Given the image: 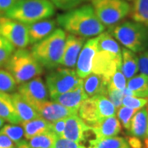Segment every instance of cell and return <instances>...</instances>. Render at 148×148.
<instances>
[{
	"label": "cell",
	"instance_id": "cell-1",
	"mask_svg": "<svg viewBox=\"0 0 148 148\" xmlns=\"http://www.w3.org/2000/svg\"><path fill=\"white\" fill-rule=\"evenodd\" d=\"M57 23L70 34L84 38L97 36L106 30L90 4L77 7L60 14Z\"/></svg>",
	"mask_w": 148,
	"mask_h": 148
},
{
	"label": "cell",
	"instance_id": "cell-2",
	"mask_svg": "<svg viewBox=\"0 0 148 148\" xmlns=\"http://www.w3.org/2000/svg\"><path fill=\"white\" fill-rule=\"evenodd\" d=\"M122 49L109 32L97 36V49L92 63L91 73L103 76L107 85L117 69L121 68Z\"/></svg>",
	"mask_w": 148,
	"mask_h": 148
},
{
	"label": "cell",
	"instance_id": "cell-3",
	"mask_svg": "<svg viewBox=\"0 0 148 148\" xmlns=\"http://www.w3.org/2000/svg\"><path fill=\"white\" fill-rule=\"evenodd\" d=\"M66 36V32L58 28L42 40L34 44L32 53L42 67L53 70L61 65Z\"/></svg>",
	"mask_w": 148,
	"mask_h": 148
},
{
	"label": "cell",
	"instance_id": "cell-4",
	"mask_svg": "<svg viewBox=\"0 0 148 148\" xmlns=\"http://www.w3.org/2000/svg\"><path fill=\"white\" fill-rule=\"evenodd\" d=\"M53 14L54 5L50 0H19L4 16L28 25L48 19Z\"/></svg>",
	"mask_w": 148,
	"mask_h": 148
},
{
	"label": "cell",
	"instance_id": "cell-5",
	"mask_svg": "<svg viewBox=\"0 0 148 148\" xmlns=\"http://www.w3.org/2000/svg\"><path fill=\"white\" fill-rule=\"evenodd\" d=\"M111 35L133 53L144 52L148 48V27L138 21H125L110 28Z\"/></svg>",
	"mask_w": 148,
	"mask_h": 148
},
{
	"label": "cell",
	"instance_id": "cell-6",
	"mask_svg": "<svg viewBox=\"0 0 148 148\" xmlns=\"http://www.w3.org/2000/svg\"><path fill=\"white\" fill-rule=\"evenodd\" d=\"M6 69L16 80L17 84H22L41 74L43 67L26 49L15 50L6 64Z\"/></svg>",
	"mask_w": 148,
	"mask_h": 148
},
{
	"label": "cell",
	"instance_id": "cell-7",
	"mask_svg": "<svg viewBox=\"0 0 148 148\" xmlns=\"http://www.w3.org/2000/svg\"><path fill=\"white\" fill-rule=\"evenodd\" d=\"M99 20L106 27H113L128 15L131 7L126 0H89Z\"/></svg>",
	"mask_w": 148,
	"mask_h": 148
},
{
	"label": "cell",
	"instance_id": "cell-8",
	"mask_svg": "<svg viewBox=\"0 0 148 148\" xmlns=\"http://www.w3.org/2000/svg\"><path fill=\"white\" fill-rule=\"evenodd\" d=\"M83 81L76 71L69 68L57 69L51 71L46 76V86L52 99L74 89Z\"/></svg>",
	"mask_w": 148,
	"mask_h": 148
},
{
	"label": "cell",
	"instance_id": "cell-9",
	"mask_svg": "<svg viewBox=\"0 0 148 148\" xmlns=\"http://www.w3.org/2000/svg\"><path fill=\"white\" fill-rule=\"evenodd\" d=\"M0 36L4 37L15 48L25 49L29 45L27 24L5 16H0Z\"/></svg>",
	"mask_w": 148,
	"mask_h": 148
},
{
	"label": "cell",
	"instance_id": "cell-10",
	"mask_svg": "<svg viewBox=\"0 0 148 148\" xmlns=\"http://www.w3.org/2000/svg\"><path fill=\"white\" fill-rule=\"evenodd\" d=\"M18 93L36 110L38 106L49 101V95L47 86L40 77L21 84L18 87Z\"/></svg>",
	"mask_w": 148,
	"mask_h": 148
},
{
	"label": "cell",
	"instance_id": "cell-11",
	"mask_svg": "<svg viewBox=\"0 0 148 148\" xmlns=\"http://www.w3.org/2000/svg\"><path fill=\"white\" fill-rule=\"evenodd\" d=\"M97 49V36L86 40L82 49L76 64V73L84 79L91 73L92 63Z\"/></svg>",
	"mask_w": 148,
	"mask_h": 148
},
{
	"label": "cell",
	"instance_id": "cell-12",
	"mask_svg": "<svg viewBox=\"0 0 148 148\" xmlns=\"http://www.w3.org/2000/svg\"><path fill=\"white\" fill-rule=\"evenodd\" d=\"M86 38L69 34L66 36L64 54L61 60V65L65 68L73 69L76 66L77 58L82 49L84 45Z\"/></svg>",
	"mask_w": 148,
	"mask_h": 148
},
{
	"label": "cell",
	"instance_id": "cell-13",
	"mask_svg": "<svg viewBox=\"0 0 148 148\" xmlns=\"http://www.w3.org/2000/svg\"><path fill=\"white\" fill-rule=\"evenodd\" d=\"M89 132L90 126L86 123L77 114H74L66 119V126L62 138L81 143L83 142Z\"/></svg>",
	"mask_w": 148,
	"mask_h": 148
},
{
	"label": "cell",
	"instance_id": "cell-14",
	"mask_svg": "<svg viewBox=\"0 0 148 148\" xmlns=\"http://www.w3.org/2000/svg\"><path fill=\"white\" fill-rule=\"evenodd\" d=\"M36 111L40 117L50 123L67 119L72 115L77 114L78 113V111L66 108L57 102L49 101L38 106Z\"/></svg>",
	"mask_w": 148,
	"mask_h": 148
},
{
	"label": "cell",
	"instance_id": "cell-15",
	"mask_svg": "<svg viewBox=\"0 0 148 148\" xmlns=\"http://www.w3.org/2000/svg\"><path fill=\"white\" fill-rule=\"evenodd\" d=\"M88 98L83 88V81L77 85L74 89L62 95L52 98V101L57 102L66 108L78 111L80 106Z\"/></svg>",
	"mask_w": 148,
	"mask_h": 148
},
{
	"label": "cell",
	"instance_id": "cell-16",
	"mask_svg": "<svg viewBox=\"0 0 148 148\" xmlns=\"http://www.w3.org/2000/svg\"><path fill=\"white\" fill-rule=\"evenodd\" d=\"M91 132L95 138H106L115 137L121 132L122 126L115 115L101 119L90 126Z\"/></svg>",
	"mask_w": 148,
	"mask_h": 148
},
{
	"label": "cell",
	"instance_id": "cell-17",
	"mask_svg": "<svg viewBox=\"0 0 148 148\" xmlns=\"http://www.w3.org/2000/svg\"><path fill=\"white\" fill-rule=\"evenodd\" d=\"M56 24V21L48 19L28 24L29 44H36L47 37L55 30Z\"/></svg>",
	"mask_w": 148,
	"mask_h": 148
},
{
	"label": "cell",
	"instance_id": "cell-18",
	"mask_svg": "<svg viewBox=\"0 0 148 148\" xmlns=\"http://www.w3.org/2000/svg\"><path fill=\"white\" fill-rule=\"evenodd\" d=\"M123 92L124 96L148 97V75L140 73L127 80V87Z\"/></svg>",
	"mask_w": 148,
	"mask_h": 148
},
{
	"label": "cell",
	"instance_id": "cell-19",
	"mask_svg": "<svg viewBox=\"0 0 148 148\" xmlns=\"http://www.w3.org/2000/svg\"><path fill=\"white\" fill-rule=\"evenodd\" d=\"M107 82L103 76L99 74L90 73L83 80V88L88 97L95 95H107Z\"/></svg>",
	"mask_w": 148,
	"mask_h": 148
},
{
	"label": "cell",
	"instance_id": "cell-20",
	"mask_svg": "<svg viewBox=\"0 0 148 148\" xmlns=\"http://www.w3.org/2000/svg\"><path fill=\"white\" fill-rule=\"evenodd\" d=\"M79 117L88 125H93L101 120L99 108L95 96L88 97L84 101L78 109Z\"/></svg>",
	"mask_w": 148,
	"mask_h": 148
},
{
	"label": "cell",
	"instance_id": "cell-21",
	"mask_svg": "<svg viewBox=\"0 0 148 148\" xmlns=\"http://www.w3.org/2000/svg\"><path fill=\"white\" fill-rule=\"evenodd\" d=\"M12 101L15 108L16 114L20 118L21 122H26L32 120L37 118H40V115L37 112L36 109H34L28 102L23 99L18 92L14 93L11 95Z\"/></svg>",
	"mask_w": 148,
	"mask_h": 148
},
{
	"label": "cell",
	"instance_id": "cell-22",
	"mask_svg": "<svg viewBox=\"0 0 148 148\" xmlns=\"http://www.w3.org/2000/svg\"><path fill=\"white\" fill-rule=\"evenodd\" d=\"M148 129L147 110L146 107L138 110L133 115L128 132L131 136L138 138H146Z\"/></svg>",
	"mask_w": 148,
	"mask_h": 148
},
{
	"label": "cell",
	"instance_id": "cell-23",
	"mask_svg": "<svg viewBox=\"0 0 148 148\" xmlns=\"http://www.w3.org/2000/svg\"><path fill=\"white\" fill-rule=\"evenodd\" d=\"M20 124L24 129L25 138L27 140L51 131V123L45 120L42 117L29 121L22 122Z\"/></svg>",
	"mask_w": 148,
	"mask_h": 148
},
{
	"label": "cell",
	"instance_id": "cell-24",
	"mask_svg": "<svg viewBox=\"0 0 148 148\" xmlns=\"http://www.w3.org/2000/svg\"><path fill=\"white\" fill-rule=\"evenodd\" d=\"M0 117L12 124L21 123L15 110L11 95L4 92H0Z\"/></svg>",
	"mask_w": 148,
	"mask_h": 148
},
{
	"label": "cell",
	"instance_id": "cell-25",
	"mask_svg": "<svg viewBox=\"0 0 148 148\" xmlns=\"http://www.w3.org/2000/svg\"><path fill=\"white\" fill-rule=\"evenodd\" d=\"M121 71L127 80L133 77L138 73V57L126 48L122 49Z\"/></svg>",
	"mask_w": 148,
	"mask_h": 148
},
{
	"label": "cell",
	"instance_id": "cell-26",
	"mask_svg": "<svg viewBox=\"0 0 148 148\" xmlns=\"http://www.w3.org/2000/svg\"><path fill=\"white\" fill-rule=\"evenodd\" d=\"M90 146L97 148H131L126 138L111 137L106 138H94L90 140Z\"/></svg>",
	"mask_w": 148,
	"mask_h": 148
},
{
	"label": "cell",
	"instance_id": "cell-27",
	"mask_svg": "<svg viewBox=\"0 0 148 148\" xmlns=\"http://www.w3.org/2000/svg\"><path fill=\"white\" fill-rule=\"evenodd\" d=\"M131 17L133 21L148 27V0H134Z\"/></svg>",
	"mask_w": 148,
	"mask_h": 148
},
{
	"label": "cell",
	"instance_id": "cell-28",
	"mask_svg": "<svg viewBox=\"0 0 148 148\" xmlns=\"http://www.w3.org/2000/svg\"><path fill=\"white\" fill-rule=\"evenodd\" d=\"M56 138V135L49 131L29 139L28 144L32 148H53Z\"/></svg>",
	"mask_w": 148,
	"mask_h": 148
},
{
	"label": "cell",
	"instance_id": "cell-29",
	"mask_svg": "<svg viewBox=\"0 0 148 148\" xmlns=\"http://www.w3.org/2000/svg\"><path fill=\"white\" fill-rule=\"evenodd\" d=\"M0 132L6 136H8L11 140L15 143V145H18L21 143L25 137L24 129L21 127V125L13 124V125H5L1 128Z\"/></svg>",
	"mask_w": 148,
	"mask_h": 148
},
{
	"label": "cell",
	"instance_id": "cell-30",
	"mask_svg": "<svg viewBox=\"0 0 148 148\" xmlns=\"http://www.w3.org/2000/svg\"><path fill=\"white\" fill-rule=\"evenodd\" d=\"M16 84L15 78L8 70L0 69V92H12L16 89Z\"/></svg>",
	"mask_w": 148,
	"mask_h": 148
},
{
	"label": "cell",
	"instance_id": "cell-31",
	"mask_svg": "<svg viewBox=\"0 0 148 148\" xmlns=\"http://www.w3.org/2000/svg\"><path fill=\"white\" fill-rule=\"evenodd\" d=\"M127 78L121 71V68H119L115 71V73L113 74V76L109 81L107 90H123L127 87Z\"/></svg>",
	"mask_w": 148,
	"mask_h": 148
},
{
	"label": "cell",
	"instance_id": "cell-32",
	"mask_svg": "<svg viewBox=\"0 0 148 148\" xmlns=\"http://www.w3.org/2000/svg\"><path fill=\"white\" fill-rule=\"evenodd\" d=\"M116 114L117 118L119 120L120 123H122V126L124 129H126L127 132L129 131L130 128V124H131V120H132L133 115L136 114V112L138 110H134L131 109L126 106H122L119 109H117Z\"/></svg>",
	"mask_w": 148,
	"mask_h": 148
},
{
	"label": "cell",
	"instance_id": "cell-33",
	"mask_svg": "<svg viewBox=\"0 0 148 148\" xmlns=\"http://www.w3.org/2000/svg\"><path fill=\"white\" fill-rule=\"evenodd\" d=\"M15 51V47L4 37L0 36V67L6 65Z\"/></svg>",
	"mask_w": 148,
	"mask_h": 148
},
{
	"label": "cell",
	"instance_id": "cell-34",
	"mask_svg": "<svg viewBox=\"0 0 148 148\" xmlns=\"http://www.w3.org/2000/svg\"><path fill=\"white\" fill-rule=\"evenodd\" d=\"M147 98L136 97V96H129L126 95L123 97L122 101V106H126L134 110H140L147 105Z\"/></svg>",
	"mask_w": 148,
	"mask_h": 148
},
{
	"label": "cell",
	"instance_id": "cell-35",
	"mask_svg": "<svg viewBox=\"0 0 148 148\" xmlns=\"http://www.w3.org/2000/svg\"><path fill=\"white\" fill-rule=\"evenodd\" d=\"M54 7L62 10H71L82 3L86 0H50Z\"/></svg>",
	"mask_w": 148,
	"mask_h": 148
},
{
	"label": "cell",
	"instance_id": "cell-36",
	"mask_svg": "<svg viewBox=\"0 0 148 148\" xmlns=\"http://www.w3.org/2000/svg\"><path fill=\"white\" fill-rule=\"evenodd\" d=\"M53 148H84V146L64 138H57Z\"/></svg>",
	"mask_w": 148,
	"mask_h": 148
},
{
	"label": "cell",
	"instance_id": "cell-37",
	"mask_svg": "<svg viewBox=\"0 0 148 148\" xmlns=\"http://www.w3.org/2000/svg\"><path fill=\"white\" fill-rule=\"evenodd\" d=\"M107 96L113 102L116 109H119L120 106H122V101L124 97L123 90H108Z\"/></svg>",
	"mask_w": 148,
	"mask_h": 148
},
{
	"label": "cell",
	"instance_id": "cell-38",
	"mask_svg": "<svg viewBox=\"0 0 148 148\" xmlns=\"http://www.w3.org/2000/svg\"><path fill=\"white\" fill-rule=\"evenodd\" d=\"M66 126V119H59L51 123V132H53L57 138H62Z\"/></svg>",
	"mask_w": 148,
	"mask_h": 148
},
{
	"label": "cell",
	"instance_id": "cell-39",
	"mask_svg": "<svg viewBox=\"0 0 148 148\" xmlns=\"http://www.w3.org/2000/svg\"><path fill=\"white\" fill-rule=\"evenodd\" d=\"M138 70L141 73L148 75V51H144L138 56Z\"/></svg>",
	"mask_w": 148,
	"mask_h": 148
},
{
	"label": "cell",
	"instance_id": "cell-40",
	"mask_svg": "<svg viewBox=\"0 0 148 148\" xmlns=\"http://www.w3.org/2000/svg\"><path fill=\"white\" fill-rule=\"evenodd\" d=\"M0 148H16V146L8 136L0 132Z\"/></svg>",
	"mask_w": 148,
	"mask_h": 148
},
{
	"label": "cell",
	"instance_id": "cell-41",
	"mask_svg": "<svg viewBox=\"0 0 148 148\" xmlns=\"http://www.w3.org/2000/svg\"><path fill=\"white\" fill-rule=\"evenodd\" d=\"M16 0H0V12H4L15 4Z\"/></svg>",
	"mask_w": 148,
	"mask_h": 148
},
{
	"label": "cell",
	"instance_id": "cell-42",
	"mask_svg": "<svg viewBox=\"0 0 148 148\" xmlns=\"http://www.w3.org/2000/svg\"><path fill=\"white\" fill-rule=\"evenodd\" d=\"M127 140L131 148H143V143L141 142L140 138L132 136L129 137Z\"/></svg>",
	"mask_w": 148,
	"mask_h": 148
},
{
	"label": "cell",
	"instance_id": "cell-43",
	"mask_svg": "<svg viewBox=\"0 0 148 148\" xmlns=\"http://www.w3.org/2000/svg\"><path fill=\"white\" fill-rule=\"evenodd\" d=\"M16 148H32L28 143H27L26 141H22L21 143H19L18 145H16Z\"/></svg>",
	"mask_w": 148,
	"mask_h": 148
},
{
	"label": "cell",
	"instance_id": "cell-44",
	"mask_svg": "<svg viewBox=\"0 0 148 148\" xmlns=\"http://www.w3.org/2000/svg\"><path fill=\"white\" fill-rule=\"evenodd\" d=\"M4 119H2L1 117H0V128L1 127H3V124H4Z\"/></svg>",
	"mask_w": 148,
	"mask_h": 148
},
{
	"label": "cell",
	"instance_id": "cell-45",
	"mask_svg": "<svg viewBox=\"0 0 148 148\" xmlns=\"http://www.w3.org/2000/svg\"><path fill=\"white\" fill-rule=\"evenodd\" d=\"M145 146L147 147V148H148V138L145 139Z\"/></svg>",
	"mask_w": 148,
	"mask_h": 148
},
{
	"label": "cell",
	"instance_id": "cell-46",
	"mask_svg": "<svg viewBox=\"0 0 148 148\" xmlns=\"http://www.w3.org/2000/svg\"><path fill=\"white\" fill-rule=\"evenodd\" d=\"M84 148H97V147H93V146H90L89 147H84Z\"/></svg>",
	"mask_w": 148,
	"mask_h": 148
},
{
	"label": "cell",
	"instance_id": "cell-47",
	"mask_svg": "<svg viewBox=\"0 0 148 148\" xmlns=\"http://www.w3.org/2000/svg\"><path fill=\"white\" fill-rule=\"evenodd\" d=\"M147 119H148V103H147Z\"/></svg>",
	"mask_w": 148,
	"mask_h": 148
},
{
	"label": "cell",
	"instance_id": "cell-48",
	"mask_svg": "<svg viewBox=\"0 0 148 148\" xmlns=\"http://www.w3.org/2000/svg\"><path fill=\"white\" fill-rule=\"evenodd\" d=\"M148 138V129H147V137H146V138Z\"/></svg>",
	"mask_w": 148,
	"mask_h": 148
},
{
	"label": "cell",
	"instance_id": "cell-49",
	"mask_svg": "<svg viewBox=\"0 0 148 148\" xmlns=\"http://www.w3.org/2000/svg\"><path fill=\"white\" fill-rule=\"evenodd\" d=\"M126 1H132V0H126Z\"/></svg>",
	"mask_w": 148,
	"mask_h": 148
},
{
	"label": "cell",
	"instance_id": "cell-50",
	"mask_svg": "<svg viewBox=\"0 0 148 148\" xmlns=\"http://www.w3.org/2000/svg\"><path fill=\"white\" fill-rule=\"evenodd\" d=\"M16 1H19V0H16Z\"/></svg>",
	"mask_w": 148,
	"mask_h": 148
}]
</instances>
